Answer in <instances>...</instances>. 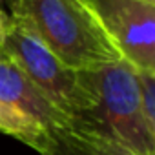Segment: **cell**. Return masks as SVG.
Here are the masks:
<instances>
[{"label": "cell", "instance_id": "obj_1", "mask_svg": "<svg viewBox=\"0 0 155 155\" xmlns=\"http://www.w3.org/2000/svg\"><path fill=\"white\" fill-rule=\"evenodd\" d=\"M11 20L75 69L124 60L86 0H11Z\"/></svg>", "mask_w": 155, "mask_h": 155}, {"label": "cell", "instance_id": "obj_2", "mask_svg": "<svg viewBox=\"0 0 155 155\" xmlns=\"http://www.w3.org/2000/svg\"><path fill=\"white\" fill-rule=\"evenodd\" d=\"M97 93V106L81 117L133 155H155V137L148 131L137 82V69L119 60L97 69H82Z\"/></svg>", "mask_w": 155, "mask_h": 155}, {"label": "cell", "instance_id": "obj_3", "mask_svg": "<svg viewBox=\"0 0 155 155\" xmlns=\"http://www.w3.org/2000/svg\"><path fill=\"white\" fill-rule=\"evenodd\" d=\"M4 55L48 101L69 117L81 119L95 110L97 93L86 79V73L66 66L37 37L11 18L4 42Z\"/></svg>", "mask_w": 155, "mask_h": 155}, {"label": "cell", "instance_id": "obj_4", "mask_svg": "<svg viewBox=\"0 0 155 155\" xmlns=\"http://www.w3.org/2000/svg\"><path fill=\"white\" fill-rule=\"evenodd\" d=\"M101 26L137 71L155 73V4L146 0H86Z\"/></svg>", "mask_w": 155, "mask_h": 155}, {"label": "cell", "instance_id": "obj_5", "mask_svg": "<svg viewBox=\"0 0 155 155\" xmlns=\"http://www.w3.org/2000/svg\"><path fill=\"white\" fill-rule=\"evenodd\" d=\"M0 102L18 110L48 131L75 124V119L48 101L6 55L0 58Z\"/></svg>", "mask_w": 155, "mask_h": 155}, {"label": "cell", "instance_id": "obj_6", "mask_svg": "<svg viewBox=\"0 0 155 155\" xmlns=\"http://www.w3.org/2000/svg\"><path fill=\"white\" fill-rule=\"evenodd\" d=\"M51 148L46 155H133L117 140L99 131L86 120L75 119V124L49 131Z\"/></svg>", "mask_w": 155, "mask_h": 155}, {"label": "cell", "instance_id": "obj_7", "mask_svg": "<svg viewBox=\"0 0 155 155\" xmlns=\"http://www.w3.org/2000/svg\"><path fill=\"white\" fill-rule=\"evenodd\" d=\"M0 131L28 144L40 155H46L51 148V135L46 128L4 102H0Z\"/></svg>", "mask_w": 155, "mask_h": 155}, {"label": "cell", "instance_id": "obj_8", "mask_svg": "<svg viewBox=\"0 0 155 155\" xmlns=\"http://www.w3.org/2000/svg\"><path fill=\"white\" fill-rule=\"evenodd\" d=\"M137 82L140 95V111L148 131L155 137V73L137 71Z\"/></svg>", "mask_w": 155, "mask_h": 155}, {"label": "cell", "instance_id": "obj_9", "mask_svg": "<svg viewBox=\"0 0 155 155\" xmlns=\"http://www.w3.org/2000/svg\"><path fill=\"white\" fill-rule=\"evenodd\" d=\"M8 28H9V17L0 9V58L4 57V42L8 35Z\"/></svg>", "mask_w": 155, "mask_h": 155}, {"label": "cell", "instance_id": "obj_10", "mask_svg": "<svg viewBox=\"0 0 155 155\" xmlns=\"http://www.w3.org/2000/svg\"><path fill=\"white\" fill-rule=\"evenodd\" d=\"M146 2H151V4H155V0H146Z\"/></svg>", "mask_w": 155, "mask_h": 155}]
</instances>
